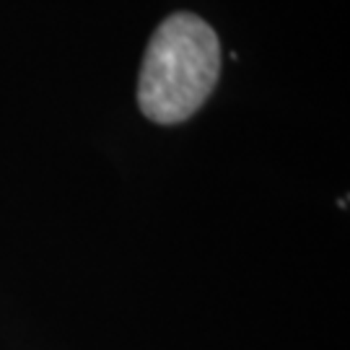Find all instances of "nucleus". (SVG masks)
I'll list each match as a JSON object with an SVG mask.
<instances>
[{"label": "nucleus", "instance_id": "nucleus-1", "mask_svg": "<svg viewBox=\"0 0 350 350\" xmlns=\"http://www.w3.org/2000/svg\"><path fill=\"white\" fill-rule=\"evenodd\" d=\"M221 75V44L195 13H174L148 42L138 83L143 114L176 125L200 109Z\"/></svg>", "mask_w": 350, "mask_h": 350}]
</instances>
